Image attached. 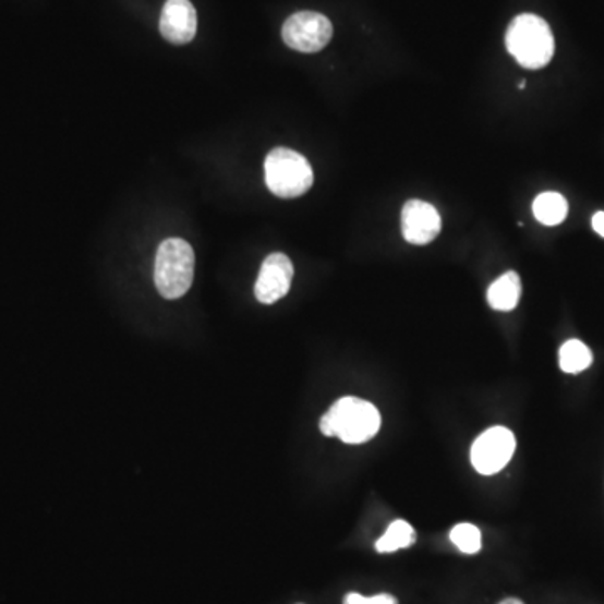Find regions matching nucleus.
Instances as JSON below:
<instances>
[{"instance_id":"obj_1","label":"nucleus","mask_w":604,"mask_h":604,"mask_svg":"<svg viewBox=\"0 0 604 604\" xmlns=\"http://www.w3.org/2000/svg\"><path fill=\"white\" fill-rule=\"evenodd\" d=\"M382 425L378 408L357 397L341 398L321 416L319 428L326 437L358 445L372 440Z\"/></svg>"},{"instance_id":"obj_2","label":"nucleus","mask_w":604,"mask_h":604,"mask_svg":"<svg viewBox=\"0 0 604 604\" xmlns=\"http://www.w3.org/2000/svg\"><path fill=\"white\" fill-rule=\"evenodd\" d=\"M507 51L526 70L547 67L554 56V36L543 17L517 15L506 34Z\"/></svg>"},{"instance_id":"obj_3","label":"nucleus","mask_w":604,"mask_h":604,"mask_svg":"<svg viewBox=\"0 0 604 604\" xmlns=\"http://www.w3.org/2000/svg\"><path fill=\"white\" fill-rule=\"evenodd\" d=\"M195 254L183 239H167L155 257V286L165 299H179L192 288Z\"/></svg>"},{"instance_id":"obj_4","label":"nucleus","mask_w":604,"mask_h":604,"mask_svg":"<svg viewBox=\"0 0 604 604\" xmlns=\"http://www.w3.org/2000/svg\"><path fill=\"white\" fill-rule=\"evenodd\" d=\"M266 183L280 198L301 197L313 186L314 173L310 161L289 148H276L267 155Z\"/></svg>"},{"instance_id":"obj_5","label":"nucleus","mask_w":604,"mask_h":604,"mask_svg":"<svg viewBox=\"0 0 604 604\" xmlns=\"http://www.w3.org/2000/svg\"><path fill=\"white\" fill-rule=\"evenodd\" d=\"M331 37V21L319 12H295L282 26L286 45L299 52L321 51L328 46Z\"/></svg>"},{"instance_id":"obj_6","label":"nucleus","mask_w":604,"mask_h":604,"mask_svg":"<svg viewBox=\"0 0 604 604\" xmlns=\"http://www.w3.org/2000/svg\"><path fill=\"white\" fill-rule=\"evenodd\" d=\"M516 437L506 426H492L473 442L470 460L473 469L482 475L500 472L512 459Z\"/></svg>"},{"instance_id":"obj_7","label":"nucleus","mask_w":604,"mask_h":604,"mask_svg":"<svg viewBox=\"0 0 604 604\" xmlns=\"http://www.w3.org/2000/svg\"><path fill=\"white\" fill-rule=\"evenodd\" d=\"M292 277L294 266L288 255L280 252L267 255L255 282V298L263 304H274L288 294Z\"/></svg>"},{"instance_id":"obj_8","label":"nucleus","mask_w":604,"mask_h":604,"mask_svg":"<svg viewBox=\"0 0 604 604\" xmlns=\"http://www.w3.org/2000/svg\"><path fill=\"white\" fill-rule=\"evenodd\" d=\"M442 219L434 205L423 201H410L401 210V232L407 242L426 245L440 233Z\"/></svg>"},{"instance_id":"obj_9","label":"nucleus","mask_w":604,"mask_h":604,"mask_svg":"<svg viewBox=\"0 0 604 604\" xmlns=\"http://www.w3.org/2000/svg\"><path fill=\"white\" fill-rule=\"evenodd\" d=\"M160 33L171 45H189L197 34V11L190 0H167L160 17Z\"/></svg>"},{"instance_id":"obj_10","label":"nucleus","mask_w":604,"mask_h":604,"mask_svg":"<svg viewBox=\"0 0 604 604\" xmlns=\"http://www.w3.org/2000/svg\"><path fill=\"white\" fill-rule=\"evenodd\" d=\"M521 277L517 273H506L499 279L492 282L487 292V301L492 310L512 311L521 299Z\"/></svg>"},{"instance_id":"obj_11","label":"nucleus","mask_w":604,"mask_h":604,"mask_svg":"<svg viewBox=\"0 0 604 604\" xmlns=\"http://www.w3.org/2000/svg\"><path fill=\"white\" fill-rule=\"evenodd\" d=\"M532 212L543 226H559L568 217V202L560 193L544 192L535 198Z\"/></svg>"},{"instance_id":"obj_12","label":"nucleus","mask_w":604,"mask_h":604,"mask_svg":"<svg viewBox=\"0 0 604 604\" xmlns=\"http://www.w3.org/2000/svg\"><path fill=\"white\" fill-rule=\"evenodd\" d=\"M593 363V353L584 342L579 339H569L559 350L560 370L569 375L584 372Z\"/></svg>"},{"instance_id":"obj_13","label":"nucleus","mask_w":604,"mask_h":604,"mask_svg":"<svg viewBox=\"0 0 604 604\" xmlns=\"http://www.w3.org/2000/svg\"><path fill=\"white\" fill-rule=\"evenodd\" d=\"M416 532L407 521L391 522L390 528L386 529L385 534L378 539L376 551L378 553H395L398 549H404L415 544Z\"/></svg>"},{"instance_id":"obj_14","label":"nucleus","mask_w":604,"mask_h":604,"mask_svg":"<svg viewBox=\"0 0 604 604\" xmlns=\"http://www.w3.org/2000/svg\"><path fill=\"white\" fill-rule=\"evenodd\" d=\"M450 541L456 544L463 554H475L482 547V534L479 528L469 522H462L451 529Z\"/></svg>"},{"instance_id":"obj_15","label":"nucleus","mask_w":604,"mask_h":604,"mask_svg":"<svg viewBox=\"0 0 604 604\" xmlns=\"http://www.w3.org/2000/svg\"><path fill=\"white\" fill-rule=\"evenodd\" d=\"M361 604H398V601L391 594H376V596L372 597L363 596Z\"/></svg>"},{"instance_id":"obj_16","label":"nucleus","mask_w":604,"mask_h":604,"mask_svg":"<svg viewBox=\"0 0 604 604\" xmlns=\"http://www.w3.org/2000/svg\"><path fill=\"white\" fill-rule=\"evenodd\" d=\"M593 229L597 235L604 237V212H597L593 217Z\"/></svg>"},{"instance_id":"obj_17","label":"nucleus","mask_w":604,"mask_h":604,"mask_svg":"<svg viewBox=\"0 0 604 604\" xmlns=\"http://www.w3.org/2000/svg\"><path fill=\"white\" fill-rule=\"evenodd\" d=\"M361 600H363V594L350 593L345 597V604H361Z\"/></svg>"},{"instance_id":"obj_18","label":"nucleus","mask_w":604,"mask_h":604,"mask_svg":"<svg viewBox=\"0 0 604 604\" xmlns=\"http://www.w3.org/2000/svg\"><path fill=\"white\" fill-rule=\"evenodd\" d=\"M500 604H524L521 600H517V597H507V600H504Z\"/></svg>"}]
</instances>
